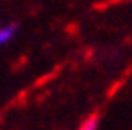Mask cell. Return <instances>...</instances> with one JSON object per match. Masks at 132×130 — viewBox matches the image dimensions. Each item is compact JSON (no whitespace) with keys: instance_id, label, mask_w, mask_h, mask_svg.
<instances>
[{"instance_id":"obj_1","label":"cell","mask_w":132,"mask_h":130,"mask_svg":"<svg viewBox=\"0 0 132 130\" xmlns=\"http://www.w3.org/2000/svg\"><path fill=\"white\" fill-rule=\"evenodd\" d=\"M15 26L13 24H9V26H4V28H0V50L15 37Z\"/></svg>"},{"instance_id":"obj_2","label":"cell","mask_w":132,"mask_h":130,"mask_svg":"<svg viewBox=\"0 0 132 130\" xmlns=\"http://www.w3.org/2000/svg\"><path fill=\"white\" fill-rule=\"evenodd\" d=\"M97 125H99L97 117H95V116H92V117H88L85 123L81 125V128H79V130H97Z\"/></svg>"}]
</instances>
